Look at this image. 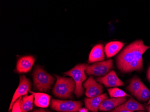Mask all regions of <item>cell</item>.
I'll use <instances>...</instances> for the list:
<instances>
[{
  "label": "cell",
  "mask_w": 150,
  "mask_h": 112,
  "mask_svg": "<svg viewBox=\"0 0 150 112\" xmlns=\"http://www.w3.org/2000/svg\"><path fill=\"white\" fill-rule=\"evenodd\" d=\"M150 48V46L145 45L142 40H136L126 46L117 57L118 68L124 73L129 65L135 61L143 60L142 55Z\"/></svg>",
  "instance_id": "obj_1"
},
{
  "label": "cell",
  "mask_w": 150,
  "mask_h": 112,
  "mask_svg": "<svg viewBox=\"0 0 150 112\" xmlns=\"http://www.w3.org/2000/svg\"><path fill=\"white\" fill-rule=\"evenodd\" d=\"M55 85L53 89L54 96L62 99L72 98L73 91L76 88V83L72 78H65L56 75Z\"/></svg>",
  "instance_id": "obj_2"
},
{
  "label": "cell",
  "mask_w": 150,
  "mask_h": 112,
  "mask_svg": "<svg viewBox=\"0 0 150 112\" xmlns=\"http://www.w3.org/2000/svg\"><path fill=\"white\" fill-rule=\"evenodd\" d=\"M33 77L34 89L40 92H48L54 81L53 77L38 66L34 70Z\"/></svg>",
  "instance_id": "obj_3"
},
{
  "label": "cell",
  "mask_w": 150,
  "mask_h": 112,
  "mask_svg": "<svg viewBox=\"0 0 150 112\" xmlns=\"http://www.w3.org/2000/svg\"><path fill=\"white\" fill-rule=\"evenodd\" d=\"M87 66V65L86 64L77 65L69 71L64 73L67 75L71 77L75 81L76 83L75 94L78 98L82 96L84 93V89L82 87V84L87 79L85 71Z\"/></svg>",
  "instance_id": "obj_4"
},
{
  "label": "cell",
  "mask_w": 150,
  "mask_h": 112,
  "mask_svg": "<svg viewBox=\"0 0 150 112\" xmlns=\"http://www.w3.org/2000/svg\"><path fill=\"white\" fill-rule=\"evenodd\" d=\"M83 105L81 101H61L52 99L51 107L59 112H77Z\"/></svg>",
  "instance_id": "obj_5"
},
{
  "label": "cell",
  "mask_w": 150,
  "mask_h": 112,
  "mask_svg": "<svg viewBox=\"0 0 150 112\" xmlns=\"http://www.w3.org/2000/svg\"><path fill=\"white\" fill-rule=\"evenodd\" d=\"M113 67L112 60L97 62L91 66L88 65L86 72L87 75L102 76L107 75Z\"/></svg>",
  "instance_id": "obj_6"
},
{
  "label": "cell",
  "mask_w": 150,
  "mask_h": 112,
  "mask_svg": "<svg viewBox=\"0 0 150 112\" xmlns=\"http://www.w3.org/2000/svg\"><path fill=\"white\" fill-rule=\"evenodd\" d=\"M31 88V83L30 80L26 78L24 75L20 76V82L19 85L17 88L15 94H13L12 100L10 104L9 110L12 108L15 102L22 96H26L30 91Z\"/></svg>",
  "instance_id": "obj_7"
},
{
  "label": "cell",
  "mask_w": 150,
  "mask_h": 112,
  "mask_svg": "<svg viewBox=\"0 0 150 112\" xmlns=\"http://www.w3.org/2000/svg\"><path fill=\"white\" fill-rule=\"evenodd\" d=\"M83 87L86 88L85 94L88 98H93L102 95L103 87L100 83H98L93 77L91 76L84 82Z\"/></svg>",
  "instance_id": "obj_8"
},
{
  "label": "cell",
  "mask_w": 150,
  "mask_h": 112,
  "mask_svg": "<svg viewBox=\"0 0 150 112\" xmlns=\"http://www.w3.org/2000/svg\"><path fill=\"white\" fill-rule=\"evenodd\" d=\"M96 81L108 87L123 86L124 83L117 76L115 71H110L106 75L97 78Z\"/></svg>",
  "instance_id": "obj_9"
},
{
  "label": "cell",
  "mask_w": 150,
  "mask_h": 112,
  "mask_svg": "<svg viewBox=\"0 0 150 112\" xmlns=\"http://www.w3.org/2000/svg\"><path fill=\"white\" fill-rule=\"evenodd\" d=\"M145 110V108L143 104L138 102L132 98H130L124 103L120 104L109 112H118L122 110L134 112L135 111H144Z\"/></svg>",
  "instance_id": "obj_10"
},
{
  "label": "cell",
  "mask_w": 150,
  "mask_h": 112,
  "mask_svg": "<svg viewBox=\"0 0 150 112\" xmlns=\"http://www.w3.org/2000/svg\"><path fill=\"white\" fill-rule=\"evenodd\" d=\"M107 93L102 94L100 96L93 98H86L84 99L85 106L87 109L92 112H98L102 102L108 99Z\"/></svg>",
  "instance_id": "obj_11"
},
{
  "label": "cell",
  "mask_w": 150,
  "mask_h": 112,
  "mask_svg": "<svg viewBox=\"0 0 150 112\" xmlns=\"http://www.w3.org/2000/svg\"><path fill=\"white\" fill-rule=\"evenodd\" d=\"M35 62V58L32 56H26L20 58L16 65L18 73H28L31 70Z\"/></svg>",
  "instance_id": "obj_12"
},
{
  "label": "cell",
  "mask_w": 150,
  "mask_h": 112,
  "mask_svg": "<svg viewBox=\"0 0 150 112\" xmlns=\"http://www.w3.org/2000/svg\"><path fill=\"white\" fill-rule=\"evenodd\" d=\"M127 101L126 97L122 98H112L104 100L99 106L100 111H110Z\"/></svg>",
  "instance_id": "obj_13"
},
{
  "label": "cell",
  "mask_w": 150,
  "mask_h": 112,
  "mask_svg": "<svg viewBox=\"0 0 150 112\" xmlns=\"http://www.w3.org/2000/svg\"><path fill=\"white\" fill-rule=\"evenodd\" d=\"M105 59V54L103 50V45L98 44L95 45L92 49L88 57L90 63L98 62L103 61Z\"/></svg>",
  "instance_id": "obj_14"
},
{
  "label": "cell",
  "mask_w": 150,
  "mask_h": 112,
  "mask_svg": "<svg viewBox=\"0 0 150 112\" xmlns=\"http://www.w3.org/2000/svg\"><path fill=\"white\" fill-rule=\"evenodd\" d=\"M124 44L120 41H112L106 44L105 52L107 58H110L117 54L123 47Z\"/></svg>",
  "instance_id": "obj_15"
},
{
  "label": "cell",
  "mask_w": 150,
  "mask_h": 112,
  "mask_svg": "<svg viewBox=\"0 0 150 112\" xmlns=\"http://www.w3.org/2000/svg\"><path fill=\"white\" fill-rule=\"evenodd\" d=\"M34 96V104L36 106L41 108H46L48 106L51 97L43 93L32 92Z\"/></svg>",
  "instance_id": "obj_16"
},
{
  "label": "cell",
  "mask_w": 150,
  "mask_h": 112,
  "mask_svg": "<svg viewBox=\"0 0 150 112\" xmlns=\"http://www.w3.org/2000/svg\"><path fill=\"white\" fill-rule=\"evenodd\" d=\"M144 85L139 78L138 77H134L130 81L129 85L127 87V89L135 97L142 88Z\"/></svg>",
  "instance_id": "obj_17"
},
{
  "label": "cell",
  "mask_w": 150,
  "mask_h": 112,
  "mask_svg": "<svg viewBox=\"0 0 150 112\" xmlns=\"http://www.w3.org/2000/svg\"><path fill=\"white\" fill-rule=\"evenodd\" d=\"M34 95L24 96L20 101V108L22 112H28L32 110L33 108Z\"/></svg>",
  "instance_id": "obj_18"
},
{
  "label": "cell",
  "mask_w": 150,
  "mask_h": 112,
  "mask_svg": "<svg viewBox=\"0 0 150 112\" xmlns=\"http://www.w3.org/2000/svg\"><path fill=\"white\" fill-rule=\"evenodd\" d=\"M135 97L140 101L145 102L150 98V91L147 87L143 85L142 88Z\"/></svg>",
  "instance_id": "obj_19"
},
{
  "label": "cell",
  "mask_w": 150,
  "mask_h": 112,
  "mask_svg": "<svg viewBox=\"0 0 150 112\" xmlns=\"http://www.w3.org/2000/svg\"><path fill=\"white\" fill-rule=\"evenodd\" d=\"M108 93L110 97L112 98H122L125 97H129L124 91L117 87L111 88L108 90Z\"/></svg>",
  "instance_id": "obj_20"
},
{
  "label": "cell",
  "mask_w": 150,
  "mask_h": 112,
  "mask_svg": "<svg viewBox=\"0 0 150 112\" xmlns=\"http://www.w3.org/2000/svg\"><path fill=\"white\" fill-rule=\"evenodd\" d=\"M22 97L19 98L13 104V106L12 111V112H22L21 108H20V101L21 100Z\"/></svg>",
  "instance_id": "obj_21"
},
{
  "label": "cell",
  "mask_w": 150,
  "mask_h": 112,
  "mask_svg": "<svg viewBox=\"0 0 150 112\" xmlns=\"http://www.w3.org/2000/svg\"><path fill=\"white\" fill-rule=\"evenodd\" d=\"M32 112H50L47 110H43V109H39V110H36L33 111Z\"/></svg>",
  "instance_id": "obj_22"
},
{
  "label": "cell",
  "mask_w": 150,
  "mask_h": 112,
  "mask_svg": "<svg viewBox=\"0 0 150 112\" xmlns=\"http://www.w3.org/2000/svg\"><path fill=\"white\" fill-rule=\"evenodd\" d=\"M79 112H88V109L86 108H81L79 110Z\"/></svg>",
  "instance_id": "obj_23"
},
{
  "label": "cell",
  "mask_w": 150,
  "mask_h": 112,
  "mask_svg": "<svg viewBox=\"0 0 150 112\" xmlns=\"http://www.w3.org/2000/svg\"><path fill=\"white\" fill-rule=\"evenodd\" d=\"M147 78H150V66L148 69V71H147Z\"/></svg>",
  "instance_id": "obj_24"
},
{
  "label": "cell",
  "mask_w": 150,
  "mask_h": 112,
  "mask_svg": "<svg viewBox=\"0 0 150 112\" xmlns=\"http://www.w3.org/2000/svg\"><path fill=\"white\" fill-rule=\"evenodd\" d=\"M147 106L146 107V108H147V110H148V112H150V104L149 105H147Z\"/></svg>",
  "instance_id": "obj_25"
},
{
  "label": "cell",
  "mask_w": 150,
  "mask_h": 112,
  "mask_svg": "<svg viewBox=\"0 0 150 112\" xmlns=\"http://www.w3.org/2000/svg\"><path fill=\"white\" fill-rule=\"evenodd\" d=\"M133 112L132 111H127V110H122V111H119V112Z\"/></svg>",
  "instance_id": "obj_26"
},
{
  "label": "cell",
  "mask_w": 150,
  "mask_h": 112,
  "mask_svg": "<svg viewBox=\"0 0 150 112\" xmlns=\"http://www.w3.org/2000/svg\"><path fill=\"white\" fill-rule=\"evenodd\" d=\"M150 104V98L149 99V101H148V103H147V105H149V104Z\"/></svg>",
  "instance_id": "obj_27"
},
{
  "label": "cell",
  "mask_w": 150,
  "mask_h": 112,
  "mask_svg": "<svg viewBox=\"0 0 150 112\" xmlns=\"http://www.w3.org/2000/svg\"><path fill=\"white\" fill-rule=\"evenodd\" d=\"M144 112V111H138V112Z\"/></svg>",
  "instance_id": "obj_28"
},
{
  "label": "cell",
  "mask_w": 150,
  "mask_h": 112,
  "mask_svg": "<svg viewBox=\"0 0 150 112\" xmlns=\"http://www.w3.org/2000/svg\"></svg>",
  "instance_id": "obj_29"
}]
</instances>
